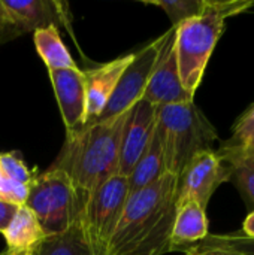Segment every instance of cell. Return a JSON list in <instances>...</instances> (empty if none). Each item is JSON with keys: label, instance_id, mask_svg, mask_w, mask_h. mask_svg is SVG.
Returning <instances> with one entry per match:
<instances>
[{"label": "cell", "instance_id": "26", "mask_svg": "<svg viewBox=\"0 0 254 255\" xmlns=\"http://www.w3.org/2000/svg\"><path fill=\"white\" fill-rule=\"evenodd\" d=\"M243 235L246 238L254 239V212H249L243 224Z\"/></svg>", "mask_w": 254, "mask_h": 255}, {"label": "cell", "instance_id": "18", "mask_svg": "<svg viewBox=\"0 0 254 255\" xmlns=\"http://www.w3.org/2000/svg\"><path fill=\"white\" fill-rule=\"evenodd\" d=\"M33 42L37 54L48 70L75 67V61L61 40L57 25H46L33 33Z\"/></svg>", "mask_w": 254, "mask_h": 255}, {"label": "cell", "instance_id": "25", "mask_svg": "<svg viewBox=\"0 0 254 255\" xmlns=\"http://www.w3.org/2000/svg\"><path fill=\"white\" fill-rule=\"evenodd\" d=\"M18 208H19V205L7 202L4 199H0V233L7 227V224L16 214Z\"/></svg>", "mask_w": 254, "mask_h": 255}, {"label": "cell", "instance_id": "10", "mask_svg": "<svg viewBox=\"0 0 254 255\" xmlns=\"http://www.w3.org/2000/svg\"><path fill=\"white\" fill-rule=\"evenodd\" d=\"M166 33V40L162 46L142 97L156 108L195 102V97L190 96L181 85L175 54V27H171Z\"/></svg>", "mask_w": 254, "mask_h": 255}, {"label": "cell", "instance_id": "1", "mask_svg": "<svg viewBox=\"0 0 254 255\" xmlns=\"http://www.w3.org/2000/svg\"><path fill=\"white\" fill-rule=\"evenodd\" d=\"M178 176L165 173L130 194L106 255H163L169 253L177 209Z\"/></svg>", "mask_w": 254, "mask_h": 255}, {"label": "cell", "instance_id": "12", "mask_svg": "<svg viewBox=\"0 0 254 255\" xmlns=\"http://www.w3.org/2000/svg\"><path fill=\"white\" fill-rule=\"evenodd\" d=\"M157 108L141 99L132 108V112L124 126L120 149L118 175L129 176L136 161L145 152L156 131Z\"/></svg>", "mask_w": 254, "mask_h": 255}, {"label": "cell", "instance_id": "22", "mask_svg": "<svg viewBox=\"0 0 254 255\" xmlns=\"http://www.w3.org/2000/svg\"><path fill=\"white\" fill-rule=\"evenodd\" d=\"M145 4L157 6L166 12L172 27H177L183 21L198 16L205 9L207 0H153L144 1Z\"/></svg>", "mask_w": 254, "mask_h": 255}, {"label": "cell", "instance_id": "23", "mask_svg": "<svg viewBox=\"0 0 254 255\" xmlns=\"http://www.w3.org/2000/svg\"><path fill=\"white\" fill-rule=\"evenodd\" d=\"M0 167L6 178L13 184L21 187H30L36 178V172L30 170L25 161L19 157L18 152H4L0 154Z\"/></svg>", "mask_w": 254, "mask_h": 255}, {"label": "cell", "instance_id": "5", "mask_svg": "<svg viewBox=\"0 0 254 255\" xmlns=\"http://www.w3.org/2000/svg\"><path fill=\"white\" fill-rule=\"evenodd\" d=\"M24 206L36 217L45 236L61 235L78 220L82 203L64 170L52 166L36 175Z\"/></svg>", "mask_w": 254, "mask_h": 255}, {"label": "cell", "instance_id": "21", "mask_svg": "<svg viewBox=\"0 0 254 255\" xmlns=\"http://www.w3.org/2000/svg\"><path fill=\"white\" fill-rule=\"evenodd\" d=\"M219 149L225 151H254V105H252L237 121L232 136Z\"/></svg>", "mask_w": 254, "mask_h": 255}, {"label": "cell", "instance_id": "7", "mask_svg": "<svg viewBox=\"0 0 254 255\" xmlns=\"http://www.w3.org/2000/svg\"><path fill=\"white\" fill-rule=\"evenodd\" d=\"M69 25L67 4L54 0H0V42L46 25Z\"/></svg>", "mask_w": 254, "mask_h": 255}, {"label": "cell", "instance_id": "15", "mask_svg": "<svg viewBox=\"0 0 254 255\" xmlns=\"http://www.w3.org/2000/svg\"><path fill=\"white\" fill-rule=\"evenodd\" d=\"M1 235L6 241V250L15 254L33 251L46 238L33 212L24 205L18 208Z\"/></svg>", "mask_w": 254, "mask_h": 255}, {"label": "cell", "instance_id": "4", "mask_svg": "<svg viewBox=\"0 0 254 255\" xmlns=\"http://www.w3.org/2000/svg\"><path fill=\"white\" fill-rule=\"evenodd\" d=\"M156 133L162 145L165 169L175 176H180L196 154L213 151L219 140L216 127L195 102L157 108Z\"/></svg>", "mask_w": 254, "mask_h": 255}, {"label": "cell", "instance_id": "16", "mask_svg": "<svg viewBox=\"0 0 254 255\" xmlns=\"http://www.w3.org/2000/svg\"><path fill=\"white\" fill-rule=\"evenodd\" d=\"M216 154L229 169V181L240 191L249 212H254V151L217 149Z\"/></svg>", "mask_w": 254, "mask_h": 255}, {"label": "cell", "instance_id": "17", "mask_svg": "<svg viewBox=\"0 0 254 255\" xmlns=\"http://www.w3.org/2000/svg\"><path fill=\"white\" fill-rule=\"evenodd\" d=\"M165 173H166V169H165L163 151H162V145L157 137V133L154 131V136L150 145L147 146L145 152L141 155L133 170L127 176L129 193L130 194L138 193L139 190L159 181Z\"/></svg>", "mask_w": 254, "mask_h": 255}, {"label": "cell", "instance_id": "20", "mask_svg": "<svg viewBox=\"0 0 254 255\" xmlns=\"http://www.w3.org/2000/svg\"><path fill=\"white\" fill-rule=\"evenodd\" d=\"M184 255H254V239L246 238L243 233L208 235Z\"/></svg>", "mask_w": 254, "mask_h": 255}, {"label": "cell", "instance_id": "2", "mask_svg": "<svg viewBox=\"0 0 254 255\" xmlns=\"http://www.w3.org/2000/svg\"><path fill=\"white\" fill-rule=\"evenodd\" d=\"M130 112L132 108L108 120L88 123L81 131L66 136L54 166L66 172L82 205L102 184L118 175L121 137Z\"/></svg>", "mask_w": 254, "mask_h": 255}, {"label": "cell", "instance_id": "6", "mask_svg": "<svg viewBox=\"0 0 254 255\" xmlns=\"http://www.w3.org/2000/svg\"><path fill=\"white\" fill-rule=\"evenodd\" d=\"M129 196L127 178L115 175L102 184L82 205L79 220L93 255H106Z\"/></svg>", "mask_w": 254, "mask_h": 255}, {"label": "cell", "instance_id": "14", "mask_svg": "<svg viewBox=\"0 0 254 255\" xmlns=\"http://www.w3.org/2000/svg\"><path fill=\"white\" fill-rule=\"evenodd\" d=\"M208 235L207 209L201 208L196 202H184L177 205L171 232L169 253H186L189 248L202 242Z\"/></svg>", "mask_w": 254, "mask_h": 255}, {"label": "cell", "instance_id": "19", "mask_svg": "<svg viewBox=\"0 0 254 255\" xmlns=\"http://www.w3.org/2000/svg\"><path fill=\"white\" fill-rule=\"evenodd\" d=\"M31 255H93V253L88 247L81 220L78 217L72 227L64 233L45 238L33 250Z\"/></svg>", "mask_w": 254, "mask_h": 255}, {"label": "cell", "instance_id": "9", "mask_svg": "<svg viewBox=\"0 0 254 255\" xmlns=\"http://www.w3.org/2000/svg\"><path fill=\"white\" fill-rule=\"evenodd\" d=\"M229 179V169L216 151H202L186 164L178 176L177 205L196 202L201 208L207 209L216 190Z\"/></svg>", "mask_w": 254, "mask_h": 255}, {"label": "cell", "instance_id": "27", "mask_svg": "<svg viewBox=\"0 0 254 255\" xmlns=\"http://www.w3.org/2000/svg\"><path fill=\"white\" fill-rule=\"evenodd\" d=\"M0 255H24V253H21V254H15V253H12V251H9V250H4V251H1Z\"/></svg>", "mask_w": 254, "mask_h": 255}, {"label": "cell", "instance_id": "11", "mask_svg": "<svg viewBox=\"0 0 254 255\" xmlns=\"http://www.w3.org/2000/svg\"><path fill=\"white\" fill-rule=\"evenodd\" d=\"M58 103L66 136L81 131L87 126V82L84 70L75 67L48 70Z\"/></svg>", "mask_w": 254, "mask_h": 255}, {"label": "cell", "instance_id": "28", "mask_svg": "<svg viewBox=\"0 0 254 255\" xmlns=\"http://www.w3.org/2000/svg\"><path fill=\"white\" fill-rule=\"evenodd\" d=\"M31 253H33V251H27V253H24V255H31Z\"/></svg>", "mask_w": 254, "mask_h": 255}, {"label": "cell", "instance_id": "8", "mask_svg": "<svg viewBox=\"0 0 254 255\" xmlns=\"http://www.w3.org/2000/svg\"><path fill=\"white\" fill-rule=\"evenodd\" d=\"M166 36L168 33H163L160 37L154 39L141 51L133 54V60L123 72L115 91L112 93L97 120H108L111 117L120 115L124 111L133 108L135 103H138L144 97L145 88L148 85L150 76L166 40Z\"/></svg>", "mask_w": 254, "mask_h": 255}, {"label": "cell", "instance_id": "3", "mask_svg": "<svg viewBox=\"0 0 254 255\" xmlns=\"http://www.w3.org/2000/svg\"><path fill=\"white\" fill-rule=\"evenodd\" d=\"M254 6V0H207L198 16L175 27V54L183 88L195 97L214 48L225 31L226 19Z\"/></svg>", "mask_w": 254, "mask_h": 255}, {"label": "cell", "instance_id": "13", "mask_svg": "<svg viewBox=\"0 0 254 255\" xmlns=\"http://www.w3.org/2000/svg\"><path fill=\"white\" fill-rule=\"evenodd\" d=\"M133 60V54L121 55L109 63L97 66L96 69L85 70L87 82V121L93 123L99 118L105 109L108 100L111 99L115 87L126 70V67ZM87 123V124H88Z\"/></svg>", "mask_w": 254, "mask_h": 255}, {"label": "cell", "instance_id": "24", "mask_svg": "<svg viewBox=\"0 0 254 255\" xmlns=\"http://www.w3.org/2000/svg\"><path fill=\"white\" fill-rule=\"evenodd\" d=\"M27 194H28V188L9 181L0 167V199H4L7 202H12L21 206L25 203Z\"/></svg>", "mask_w": 254, "mask_h": 255}]
</instances>
